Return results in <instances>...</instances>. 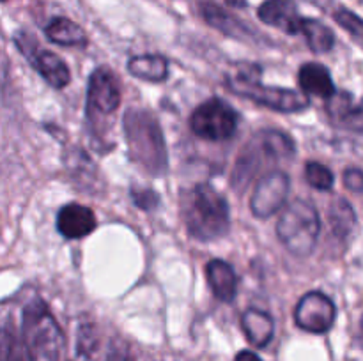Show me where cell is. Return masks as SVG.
Wrapping results in <instances>:
<instances>
[{"label": "cell", "mask_w": 363, "mask_h": 361, "mask_svg": "<svg viewBox=\"0 0 363 361\" xmlns=\"http://www.w3.org/2000/svg\"><path fill=\"white\" fill-rule=\"evenodd\" d=\"M124 134L130 158L151 176H163L169 168V152L158 120L151 112L130 108L124 113Z\"/></svg>", "instance_id": "6da1fadb"}, {"label": "cell", "mask_w": 363, "mask_h": 361, "mask_svg": "<svg viewBox=\"0 0 363 361\" xmlns=\"http://www.w3.org/2000/svg\"><path fill=\"white\" fill-rule=\"evenodd\" d=\"M296 151L293 138L289 134L277 130H262L248 140L241 149L236 159L233 173H230V186L234 191L241 193L247 190L254 177L266 166V163H275L279 159L289 158Z\"/></svg>", "instance_id": "7a4b0ae2"}, {"label": "cell", "mask_w": 363, "mask_h": 361, "mask_svg": "<svg viewBox=\"0 0 363 361\" xmlns=\"http://www.w3.org/2000/svg\"><path fill=\"white\" fill-rule=\"evenodd\" d=\"M183 218L195 239L213 241L229 232V204L208 183L197 184L184 197Z\"/></svg>", "instance_id": "3957f363"}, {"label": "cell", "mask_w": 363, "mask_h": 361, "mask_svg": "<svg viewBox=\"0 0 363 361\" xmlns=\"http://www.w3.org/2000/svg\"><path fill=\"white\" fill-rule=\"evenodd\" d=\"M21 338L32 361H62L66 338L48 304L39 297L25 304Z\"/></svg>", "instance_id": "277c9868"}, {"label": "cell", "mask_w": 363, "mask_h": 361, "mask_svg": "<svg viewBox=\"0 0 363 361\" xmlns=\"http://www.w3.org/2000/svg\"><path fill=\"white\" fill-rule=\"evenodd\" d=\"M227 87L243 98L252 99L257 105L272 108L275 112L293 113L301 112L308 106V99L303 94L291 88L269 87L261 84V67L252 64H241L233 73L227 74Z\"/></svg>", "instance_id": "5b68a950"}, {"label": "cell", "mask_w": 363, "mask_h": 361, "mask_svg": "<svg viewBox=\"0 0 363 361\" xmlns=\"http://www.w3.org/2000/svg\"><path fill=\"white\" fill-rule=\"evenodd\" d=\"M319 232L321 218L318 209L303 198H294L289 202L277 223L279 239L296 257H307L314 251Z\"/></svg>", "instance_id": "8992f818"}, {"label": "cell", "mask_w": 363, "mask_h": 361, "mask_svg": "<svg viewBox=\"0 0 363 361\" xmlns=\"http://www.w3.org/2000/svg\"><path fill=\"white\" fill-rule=\"evenodd\" d=\"M121 105V91L117 78L108 67L92 71L87 85V124L94 138H103L106 119L117 112Z\"/></svg>", "instance_id": "52a82bcc"}, {"label": "cell", "mask_w": 363, "mask_h": 361, "mask_svg": "<svg viewBox=\"0 0 363 361\" xmlns=\"http://www.w3.org/2000/svg\"><path fill=\"white\" fill-rule=\"evenodd\" d=\"M240 115L227 101L220 98H211L199 105L191 113V131L199 138L211 142L229 140L236 134Z\"/></svg>", "instance_id": "ba28073f"}, {"label": "cell", "mask_w": 363, "mask_h": 361, "mask_svg": "<svg viewBox=\"0 0 363 361\" xmlns=\"http://www.w3.org/2000/svg\"><path fill=\"white\" fill-rule=\"evenodd\" d=\"M335 317V303L319 290L303 294L294 308V322L298 328L307 333H315V335L330 331Z\"/></svg>", "instance_id": "9c48e42d"}, {"label": "cell", "mask_w": 363, "mask_h": 361, "mask_svg": "<svg viewBox=\"0 0 363 361\" xmlns=\"http://www.w3.org/2000/svg\"><path fill=\"white\" fill-rule=\"evenodd\" d=\"M16 46L21 50V53L27 57L28 62L34 66V69L45 78L46 84L52 85L53 88H64L69 84L71 73L67 64L53 52L39 48L32 35L25 34V32L18 34Z\"/></svg>", "instance_id": "30bf717a"}, {"label": "cell", "mask_w": 363, "mask_h": 361, "mask_svg": "<svg viewBox=\"0 0 363 361\" xmlns=\"http://www.w3.org/2000/svg\"><path fill=\"white\" fill-rule=\"evenodd\" d=\"M289 176L286 172H269L255 184L250 198V209L257 218H269L284 207L289 195Z\"/></svg>", "instance_id": "8fae6325"}, {"label": "cell", "mask_w": 363, "mask_h": 361, "mask_svg": "<svg viewBox=\"0 0 363 361\" xmlns=\"http://www.w3.org/2000/svg\"><path fill=\"white\" fill-rule=\"evenodd\" d=\"M96 227H98V219L92 209L77 202L64 205L57 214V230L66 239H82L94 232Z\"/></svg>", "instance_id": "7c38bea8"}, {"label": "cell", "mask_w": 363, "mask_h": 361, "mask_svg": "<svg viewBox=\"0 0 363 361\" xmlns=\"http://www.w3.org/2000/svg\"><path fill=\"white\" fill-rule=\"evenodd\" d=\"M257 14L259 20L269 27L280 28L289 35L300 34L303 16H300L298 13V6L294 0H264L259 7Z\"/></svg>", "instance_id": "4fadbf2b"}, {"label": "cell", "mask_w": 363, "mask_h": 361, "mask_svg": "<svg viewBox=\"0 0 363 361\" xmlns=\"http://www.w3.org/2000/svg\"><path fill=\"white\" fill-rule=\"evenodd\" d=\"M206 276H208V283L216 299L230 303L236 297L238 276L229 262L222 260V258L209 260L206 265Z\"/></svg>", "instance_id": "5bb4252c"}, {"label": "cell", "mask_w": 363, "mask_h": 361, "mask_svg": "<svg viewBox=\"0 0 363 361\" xmlns=\"http://www.w3.org/2000/svg\"><path fill=\"white\" fill-rule=\"evenodd\" d=\"M298 80H300L301 88H303V92L307 96L330 99L337 92L332 74L319 62L303 64L300 67V73H298Z\"/></svg>", "instance_id": "9a60e30c"}, {"label": "cell", "mask_w": 363, "mask_h": 361, "mask_svg": "<svg viewBox=\"0 0 363 361\" xmlns=\"http://www.w3.org/2000/svg\"><path fill=\"white\" fill-rule=\"evenodd\" d=\"M241 329L252 345L262 349L273 340L275 322L268 311L259 310V308H247L241 315Z\"/></svg>", "instance_id": "2e32d148"}, {"label": "cell", "mask_w": 363, "mask_h": 361, "mask_svg": "<svg viewBox=\"0 0 363 361\" xmlns=\"http://www.w3.org/2000/svg\"><path fill=\"white\" fill-rule=\"evenodd\" d=\"M328 101V113L337 124L354 131H363V105H357L353 96L346 92L342 94L335 92V96Z\"/></svg>", "instance_id": "e0dca14e"}, {"label": "cell", "mask_w": 363, "mask_h": 361, "mask_svg": "<svg viewBox=\"0 0 363 361\" xmlns=\"http://www.w3.org/2000/svg\"><path fill=\"white\" fill-rule=\"evenodd\" d=\"M201 14L213 28L223 32L225 35H230V38L241 39V38H247V35H252V30L243 23V21L234 18L233 14L223 11L222 7L216 6V4L202 2Z\"/></svg>", "instance_id": "ac0fdd59"}, {"label": "cell", "mask_w": 363, "mask_h": 361, "mask_svg": "<svg viewBox=\"0 0 363 361\" xmlns=\"http://www.w3.org/2000/svg\"><path fill=\"white\" fill-rule=\"evenodd\" d=\"M128 71L135 78L160 84V81H165L167 76H169V62L163 55H155V53L135 55L128 60Z\"/></svg>", "instance_id": "d6986e66"}, {"label": "cell", "mask_w": 363, "mask_h": 361, "mask_svg": "<svg viewBox=\"0 0 363 361\" xmlns=\"http://www.w3.org/2000/svg\"><path fill=\"white\" fill-rule=\"evenodd\" d=\"M46 38L60 46H84L87 41L85 30L69 18H53L45 28Z\"/></svg>", "instance_id": "ffe728a7"}, {"label": "cell", "mask_w": 363, "mask_h": 361, "mask_svg": "<svg viewBox=\"0 0 363 361\" xmlns=\"http://www.w3.org/2000/svg\"><path fill=\"white\" fill-rule=\"evenodd\" d=\"M300 34L307 39V45L312 52L326 53L335 45V34L328 25L314 18H303L301 20Z\"/></svg>", "instance_id": "44dd1931"}, {"label": "cell", "mask_w": 363, "mask_h": 361, "mask_svg": "<svg viewBox=\"0 0 363 361\" xmlns=\"http://www.w3.org/2000/svg\"><path fill=\"white\" fill-rule=\"evenodd\" d=\"M0 361H32L23 338L11 326L0 328Z\"/></svg>", "instance_id": "7402d4cb"}, {"label": "cell", "mask_w": 363, "mask_h": 361, "mask_svg": "<svg viewBox=\"0 0 363 361\" xmlns=\"http://www.w3.org/2000/svg\"><path fill=\"white\" fill-rule=\"evenodd\" d=\"M357 223V214L346 198H337L330 207V225L335 236L346 237Z\"/></svg>", "instance_id": "603a6c76"}, {"label": "cell", "mask_w": 363, "mask_h": 361, "mask_svg": "<svg viewBox=\"0 0 363 361\" xmlns=\"http://www.w3.org/2000/svg\"><path fill=\"white\" fill-rule=\"evenodd\" d=\"M305 179H307V183L312 188H315L319 191L332 190L333 183H335V177H333L332 170L318 161H308L305 165Z\"/></svg>", "instance_id": "cb8c5ba5"}, {"label": "cell", "mask_w": 363, "mask_h": 361, "mask_svg": "<svg viewBox=\"0 0 363 361\" xmlns=\"http://www.w3.org/2000/svg\"><path fill=\"white\" fill-rule=\"evenodd\" d=\"M333 20L353 38V41L363 50V20L350 9H337Z\"/></svg>", "instance_id": "d4e9b609"}, {"label": "cell", "mask_w": 363, "mask_h": 361, "mask_svg": "<svg viewBox=\"0 0 363 361\" xmlns=\"http://www.w3.org/2000/svg\"><path fill=\"white\" fill-rule=\"evenodd\" d=\"M131 198L137 207L144 209V211H151L160 202L158 193L152 190H145V188H131Z\"/></svg>", "instance_id": "484cf974"}, {"label": "cell", "mask_w": 363, "mask_h": 361, "mask_svg": "<svg viewBox=\"0 0 363 361\" xmlns=\"http://www.w3.org/2000/svg\"><path fill=\"white\" fill-rule=\"evenodd\" d=\"M344 186L347 188L353 193H363V170L354 168V166H350V168L344 170Z\"/></svg>", "instance_id": "4316f807"}, {"label": "cell", "mask_w": 363, "mask_h": 361, "mask_svg": "<svg viewBox=\"0 0 363 361\" xmlns=\"http://www.w3.org/2000/svg\"><path fill=\"white\" fill-rule=\"evenodd\" d=\"M96 345V336L89 326H82L78 331V353L89 354Z\"/></svg>", "instance_id": "83f0119b"}, {"label": "cell", "mask_w": 363, "mask_h": 361, "mask_svg": "<svg viewBox=\"0 0 363 361\" xmlns=\"http://www.w3.org/2000/svg\"><path fill=\"white\" fill-rule=\"evenodd\" d=\"M234 361H262V360L254 353V350H240V353L236 354V357H234Z\"/></svg>", "instance_id": "f1b7e54d"}, {"label": "cell", "mask_w": 363, "mask_h": 361, "mask_svg": "<svg viewBox=\"0 0 363 361\" xmlns=\"http://www.w3.org/2000/svg\"><path fill=\"white\" fill-rule=\"evenodd\" d=\"M225 2L233 7H247L248 6L247 0H225Z\"/></svg>", "instance_id": "f546056e"}, {"label": "cell", "mask_w": 363, "mask_h": 361, "mask_svg": "<svg viewBox=\"0 0 363 361\" xmlns=\"http://www.w3.org/2000/svg\"><path fill=\"white\" fill-rule=\"evenodd\" d=\"M360 329H362V333H363V315H362V321H360Z\"/></svg>", "instance_id": "4dcf8cb0"}, {"label": "cell", "mask_w": 363, "mask_h": 361, "mask_svg": "<svg viewBox=\"0 0 363 361\" xmlns=\"http://www.w3.org/2000/svg\"><path fill=\"white\" fill-rule=\"evenodd\" d=\"M0 2H6V0H0Z\"/></svg>", "instance_id": "1f68e13d"}]
</instances>
